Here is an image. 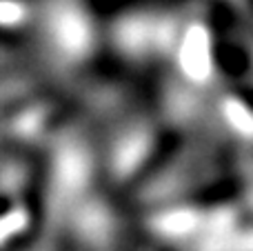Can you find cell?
I'll return each mask as SVG.
<instances>
[{"mask_svg":"<svg viewBox=\"0 0 253 251\" xmlns=\"http://www.w3.org/2000/svg\"><path fill=\"white\" fill-rule=\"evenodd\" d=\"M182 60L191 76H202L207 71V38L202 31H196V34L187 40Z\"/></svg>","mask_w":253,"mask_h":251,"instance_id":"6da1fadb","label":"cell"}]
</instances>
